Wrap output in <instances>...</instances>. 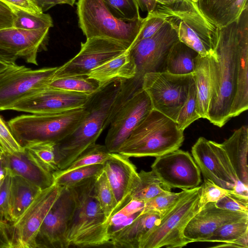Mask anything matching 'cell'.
<instances>
[{
    "mask_svg": "<svg viewBox=\"0 0 248 248\" xmlns=\"http://www.w3.org/2000/svg\"><path fill=\"white\" fill-rule=\"evenodd\" d=\"M244 11L238 19L218 28L214 52L208 56L211 94L208 119L222 127L230 113L236 87L240 39Z\"/></svg>",
    "mask_w": 248,
    "mask_h": 248,
    "instance_id": "obj_1",
    "label": "cell"
},
{
    "mask_svg": "<svg viewBox=\"0 0 248 248\" xmlns=\"http://www.w3.org/2000/svg\"><path fill=\"white\" fill-rule=\"evenodd\" d=\"M123 81H112L93 94L85 105L88 115L74 132L56 144L55 155L59 170L66 168L86 148L95 143L108 125V119Z\"/></svg>",
    "mask_w": 248,
    "mask_h": 248,
    "instance_id": "obj_2",
    "label": "cell"
},
{
    "mask_svg": "<svg viewBox=\"0 0 248 248\" xmlns=\"http://www.w3.org/2000/svg\"><path fill=\"white\" fill-rule=\"evenodd\" d=\"M96 177L70 187L76 205L66 235L68 248L110 247L105 216L94 192Z\"/></svg>",
    "mask_w": 248,
    "mask_h": 248,
    "instance_id": "obj_3",
    "label": "cell"
},
{
    "mask_svg": "<svg viewBox=\"0 0 248 248\" xmlns=\"http://www.w3.org/2000/svg\"><path fill=\"white\" fill-rule=\"evenodd\" d=\"M184 131L174 121L153 109L132 132L118 153L128 157H158L179 149Z\"/></svg>",
    "mask_w": 248,
    "mask_h": 248,
    "instance_id": "obj_4",
    "label": "cell"
},
{
    "mask_svg": "<svg viewBox=\"0 0 248 248\" xmlns=\"http://www.w3.org/2000/svg\"><path fill=\"white\" fill-rule=\"evenodd\" d=\"M176 31L179 40L202 57L212 54L218 27L202 13L196 2L176 0L169 4L157 3L153 11Z\"/></svg>",
    "mask_w": 248,
    "mask_h": 248,
    "instance_id": "obj_5",
    "label": "cell"
},
{
    "mask_svg": "<svg viewBox=\"0 0 248 248\" xmlns=\"http://www.w3.org/2000/svg\"><path fill=\"white\" fill-rule=\"evenodd\" d=\"M88 113L85 105L58 113L21 115L10 119L7 124L23 147L38 142L57 144L74 132Z\"/></svg>",
    "mask_w": 248,
    "mask_h": 248,
    "instance_id": "obj_6",
    "label": "cell"
},
{
    "mask_svg": "<svg viewBox=\"0 0 248 248\" xmlns=\"http://www.w3.org/2000/svg\"><path fill=\"white\" fill-rule=\"evenodd\" d=\"M77 13L79 27L86 38H107L131 47L140 31L144 18L132 21L115 16L103 0H78Z\"/></svg>",
    "mask_w": 248,
    "mask_h": 248,
    "instance_id": "obj_7",
    "label": "cell"
},
{
    "mask_svg": "<svg viewBox=\"0 0 248 248\" xmlns=\"http://www.w3.org/2000/svg\"><path fill=\"white\" fill-rule=\"evenodd\" d=\"M200 186L190 189L140 239L139 248H182L187 244L184 229L201 209Z\"/></svg>",
    "mask_w": 248,
    "mask_h": 248,
    "instance_id": "obj_8",
    "label": "cell"
},
{
    "mask_svg": "<svg viewBox=\"0 0 248 248\" xmlns=\"http://www.w3.org/2000/svg\"><path fill=\"white\" fill-rule=\"evenodd\" d=\"M194 74L178 75L167 72L145 74L141 88L148 95L153 109L175 122L187 97Z\"/></svg>",
    "mask_w": 248,
    "mask_h": 248,
    "instance_id": "obj_9",
    "label": "cell"
},
{
    "mask_svg": "<svg viewBox=\"0 0 248 248\" xmlns=\"http://www.w3.org/2000/svg\"><path fill=\"white\" fill-rule=\"evenodd\" d=\"M62 188L54 183L41 190L16 220L6 223L10 248H37L36 239L40 227Z\"/></svg>",
    "mask_w": 248,
    "mask_h": 248,
    "instance_id": "obj_10",
    "label": "cell"
},
{
    "mask_svg": "<svg viewBox=\"0 0 248 248\" xmlns=\"http://www.w3.org/2000/svg\"><path fill=\"white\" fill-rule=\"evenodd\" d=\"M179 41L175 30L167 22L152 36L140 40L127 51L136 68L134 79L141 85L148 73L166 72V62L169 51Z\"/></svg>",
    "mask_w": 248,
    "mask_h": 248,
    "instance_id": "obj_11",
    "label": "cell"
},
{
    "mask_svg": "<svg viewBox=\"0 0 248 248\" xmlns=\"http://www.w3.org/2000/svg\"><path fill=\"white\" fill-rule=\"evenodd\" d=\"M57 68L33 70L16 64L0 73V110H7L22 98L47 87Z\"/></svg>",
    "mask_w": 248,
    "mask_h": 248,
    "instance_id": "obj_12",
    "label": "cell"
},
{
    "mask_svg": "<svg viewBox=\"0 0 248 248\" xmlns=\"http://www.w3.org/2000/svg\"><path fill=\"white\" fill-rule=\"evenodd\" d=\"M129 47L113 39L99 37L86 38L79 52L57 67L52 79L73 76H87L93 68L126 51Z\"/></svg>",
    "mask_w": 248,
    "mask_h": 248,
    "instance_id": "obj_13",
    "label": "cell"
},
{
    "mask_svg": "<svg viewBox=\"0 0 248 248\" xmlns=\"http://www.w3.org/2000/svg\"><path fill=\"white\" fill-rule=\"evenodd\" d=\"M153 109L150 99L141 87L125 100L109 124L105 144L109 152L118 153L133 130Z\"/></svg>",
    "mask_w": 248,
    "mask_h": 248,
    "instance_id": "obj_14",
    "label": "cell"
},
{
    "mask_svg": "<svg viewBox=\"0 0 248 248\" xmlns=\"http://www.w3.org/2000/svg\"><path fill=\"white\" fill-rule=\"evenodd\" d=\"M191 153L204 178L228 190H233L240 182L220 143L201 137L192 146Z\"/></svg>",
    "mask_w": 248,
    "mask_h": 248,
    "instance_id": "obj_15",
    "label": "cell"
},
{
    "mask_svg": "<svg viewBox=\"0 0 248 248\" xmlns=\"http://www.w3.org/2000/svg\"><path fill=\"white\" fill-rule=\"evenodd\" d=\"M75 205L72 189L63 187L40 227L36 239L37 248H68L66 235Z\"/></svg>",
    "mask_w": 248,
    "mask_h": 248,
    "instance_id": "obj_16",
    "label": "cell"
},
{
    "mask_svg": "<svg viewBox=\"0 0 248 248\" xmlns=\"http://www.w3.org/2000/svg\"><path fill=\"white\" fill-rule=\"evenodd\" d=\"M151 169L171 188L192 189L201 182V171L187 151L177 149L156 157Z\"/></svg>",
    "mask_w": 248,
    "mask_h": 248,
    "instance_id": "obj_17",
    "label": "cell"
},
{
    "mask_svg": "<svg viewBox=\"0 0 248 248\" xmlns=\"http://www.w3.org/2000/svg\"><path fill=\"white\" fill-rule=\"evenodd\" d=\"M92 95L47 87L22 98L7 110L31 114L58 113L84 107Z\"/></svg>",
    "mask_w": 248,
    "mask_h": 248,
    "instance_id": "obj_18",
    "label": "cell"
},
{
    "mask_svg": "<svg viewBox=\"0 0 248 248\" xmlns=\"http://www.w3.org/2000/svg\"><path fill=\"white\" fill-rule=\"evenodd\" d=\"M27 30L12 27L0 30V59L16 63L18 58L38 65V53L45 47L49 30Z\"/></svg>",
    "mask_w": 248,
    "mask_h": 248,
    "instance_id": "obj_19",
    "label": "cell"
},
{
    "mask_svg": "<svg viewBox=\"0 0 248 248\" xmlns=\"http://www.w3.org/2000/svg\"><path fill=\"white\" fill-rule=\"evenodd\" d=\"M248 218V213L233 212L218 208L215 202L208 203L189 220L184 231L187 243L205 242L221 226Z\"/></svg>",
    "mask_w": 248,
    "mask_h": 248,
    "instance_id": "obj_20",
    "label": "cell"
},
{
    "mask_svg": "<svg viewBox=\"0 0 248 248\" xmlns=\"http://www.w3.org/2000/svg\"><path fill=\"white\" fill-rule=\"evenodd\" d=\"M103 170L116 200L114 215L131 201L130 193L138 172L129 157L118 153H112L111 157L103 164Z\"/></svg>",
    "mask_w": 248,
    "mask_h": 248,
    "instance_id": "obj_21",
    "label": "cell"
},
{
    "mask_svg": "<svg viewBox=\"0 0 248 248\" xmlns=\"http://www.w3.org/2000/svg\"><path fill=\"white\" fill-rule=\"evenodd\" d=\"M0 159L3 167L8 169L12 175L20 176L42 190L54 183L52 173L35 163L25 150L13 154L3 151L0 155Z\"/></svg>",
    "mask_w": 248,
    "mask_h": 248,
    "instance_id": "obj_22",
    "label": "cell"
},
{
    "mask_svg": "<svg viewBox=\"0 0 248 248\" xmlns=\"http://www.w3.org/2000/svg\"><path fill=\"white\" fill-rule=\"evenodd\" d=\"M248 108V15L244 17L238 59L236 92L230 116H238Z\"/></svg>",
    "mask_w": 248,
    "mask_h": 248,
    "instance_id": "obj_23",
    "label": "cell"
},
{
    "mask_svg": "<svg viewBox=\"0 0 248 248\" xmlns=\"http://www.w3.org/2000/svg\"><path fill=\"white\" fill-rule=\"evenodd\" d=\"M196 3L203 15L218 28L237 20L248 8V0H199Z\"/></svg>",
    "mask_w": 248,
    "mask_h": 248,
    "instance_id": "obj_24",
    "label": "cell"
},
{
    "mask_svg": "<svg viewBox=\"0 0 248 248\" xmlns=\"http://www.w3.org/2000/svg\"><path fill=\"white\" fill-rule=\"evenodd\" d=\"M136 74L135 62L127 50L93 68L87 76L96 81L102 87L116 79L133 78Z\"/></svg>",
    "mask_w": 248,
    "mask_h": 248,
    "instance_id": "obj_25",
    "label": "cell"
},
{
    "mask_svg": "<svg viewBox=\"0 0 248 248\" xmlns=\"http://www.w3.org/2000/svg\"><path fill=\"white\" fill-rule=\"evenodd\" d=\"M161 217L160 214L155 211H149L140 215L130 224L111 237L110 247L139 248L141 238L158 224Z\"/></svg>",
    "mask_w": 248,
    "mask_h": 248,
    "instance_id": "obj_26",
    "label": "cell"
},
{
    "mask_svg": "<svg viewBox=\"0 0 248 248\" xmlns=\"http://www.w3.org/2000/svg\"><path fill=\"white\" fill-rule=\"evenodd\" d=\"M226 152L238 180L248 186V127L243 125L220 143Z\"/></svg>",
    "mask_w": 248,
    "mask_h": 248,
    "instance_id": "obj_27",
    "label": "cell"
},
{
    "mask_svg": "<svg viewBox=\"0 0 248 248\" xmlns=\"http://www.w3.org/2000/svg\"><path fill=\"white\" fill-rule=\"evenodd\" d=\"M41 190L25 179L19 176L12 175L9 202V222L16 220Z\"/></svg>",
    "mask_w": 248,
    "mask_h": 248,
    "instance_id": "obj_28",
    "label": "cell"
},
{
    "mask_svg": "<svg viewBox=\"0 0 248 248\" xmlns=\"http://www.w3.org/2000/svg\"><path fill=\"white\" fill-rule=\"evenodd\" d=\"M197 97V111L201 118L208 119L211 94L208 56L197 59L194 73Z\"/></svg>",
    "mask_w": 248,
    "mask_h": 248,
    "instance_id": "obj_29",
    "label": "cell"
},
{
    "mask_svg": "<svg viewBox=\"0 0 248 248\" xmlns=\"http://www.w3.org/2000/svg\"><path fill=\"white\" fill-rule=\"evenodd\" d=\"M199 54L179 40L170 48L166 62V72L185 75L194 73Z\"/></svg>",
    "mask_w": 248,
    "mask_h": 248,
    "instance_id": "obj_30",
    "label": "cell"
},
{
    "mask_svg": "<svg viewBox=\"0 0 248 248\" xmlns=\"http://www.w3.org/2000/svg\"><path fill=\"white\" fill-rule=\"evenodd\" d=\"M171 189L153 170H141L134 182L130 198L145 202L162 193L171 191Z\"/></svg>",
    "mask_w": 248,
    "mask_h": 248,
    "instance_id": "obj_31",
    "label": "cell"
},
{
    "mask_svg": "<svg viewBox=\"0 0 248 248\" xmlns=\"http://www.w3.org/2000/svg\"><path fill=\"white\" fill-rule=\"evenodd\" d=\"M47 87L87 94H93L101 87L96 81L87 76H73L52 79Z\"/></svg>",
    "mask_w": 248,
    "mask_h": 248,
    "instance_id": "obj_32",
    "label": "cell"
},
{
    "mask_svg": "<svg viewBox=\"0 0 248 248\" xmlns=\"http://www.w3.org/2000/svg\"><path fill=\"white\" fill-rule=\"evenodd\" d=\"M112 156L106 146L93 144L86 148L66 168L54 172L53 176L57 175L89 165L103 164Z\"/></svg>",
    "mask_w": 248,
    "mask_h": 248,
    "instance_id": "obj_33",
    "label": "cell"
},
{
    "mask_svg": "<svg viewBox=\"0 0 248 248\" xmlns=\"http://www.w3.org/2000/svg\"><path fill=\"white\" fill-rule=\"evenodd\" d=\"M56 143L44 141L29 144L24 147L25 151L35 163L53 173L59 170L55 158V146Z\"/></svg>",
    "mask_w": 248,
    "mask_h": 248,
    "instance_id": "obj_34",
    "label": "cell"
},
{
    "mask_svg": "<svg viewBox=\"0 0 248 248\" xmlns=\"http://www.w3.org/2000/svg\"><path fill=\"white\" fill-rule=\"evenodd\" d=\"M13 15V27L17 29L34 30L53 27L49 14H32L14 7L9 8Z\"/></svg>",
    "mask_w": 248,
    "mask_h": 248,
    "instance_id": "obj_35",
    "label": "cell"
},
{
    "mask_svg": "<svg viewBox=\"0 0 248 248\" xmlns=\"http://www.w3.org/2000/svg\"><path fill=\"white\" fill-rule=\"evenodd\" d=\"M248 233V218L224 224L208 238L205 242H232L240 246L239 239Z\"/></svg>",
    "mask_w": 248,
    "mask_h": 248,
    "instance_id": "obj_36",
    "label": "cell"
},
{
    "mask_svg": "<svg viewBox=\"0 0 248 248\" xmlns=\"http://www.w3.org/2000/svg\"><path fill=\"white\" fill-rule=\"evenodd\" d=\"M94 192L106 218V222L112 216L116 206L112 189L104 170L96 177Z\"/></svg>",
    "mask_w": 248,
    "mask_h": 248,
    "instance_id": "obj_37",
    "label": "cell"
},
{
    "mask_svg": "<svg viewBox=\"0 0 248 248\" xmlns=\"http://www.w3.org/2000/svg\"><path fill=\"white\" fill-rule=\"evenodd\" d=\"M103 170V164H94L54 175L56 184L63 187L70 188L87 179L98 175Z\"/></svg>",
    "mask_w": 248,
    "mask_h": 248,
    "instance_id": "obj_38",
    "label": "cell"
},
{
    "mask_svg": "<svg viewBox=\"0 0 248 248\" xmlns=\"http://www.w3.org/2000/svg\"><path fill=\"white\" fill-rule=\"evenodd\" d=\"M200 118L197 111L196 91L193 78L187 97L180 110L175 123L178 128L184 131L193 122Z\"/></svg>",
    "mask_w": 248,
    "mask_h": 248,
    "instance_id": "obj_39",
    "label": "cell"
},
{
    "mask_svg": "<svg viewBox=\"0 0 248 248\" xmlns=\"http://www.w3.org/2000/svg\"><path fill=\"white\" fill-rule=\"evenodd\" d=\"M189 189H183L178 193L166 192L158 195L145 202L140 215L149 211H155L159 213L162 217L172 208Z\"/></svg>",
    "mask_w": 248,
    "mask_h": 248,
    "instance_id": "obj_40",
    "label": "cell"
},
{
    "mask_svg": "<svg viewBox=\"0 0 248 248\" xmlns=\"http://www.w3.org/2000/svg\"><path fill=\"white\" fill-rule=\"evenodd\" d=\"M110 12L117 17L126 21L140 18L139 7L136 0H103Z\"/></svg>",
    "mask_w": 248,
    "mask_h": 248,
    "instance_id": "obj_41",
    "label": "cell"
},
{
    "mask_svg": "<svg viewBox=\"0 0 248 248\" xmlns=\"http://www.w3.org/2000/svg\"><path fill=\"white\" fill-rule=\"evenodd\" d=\"M216 207L233 212L248 213V196L230 190L228 194L215 202Z\"/></svg>",
    "mask_w": 248,
    "mask_h": 248,
    "instance_id": "obj_42",
    "label": "cell"
},
{
    "mask_svg": "<svg viewBox=\"0 0 248 248\" xmlns=\"http://www.w3.org/2000/svg\"><path fill=\"white\" fill-rule=\"evenodd\" d=\"M200 187L199 205L201 209L208 203L217 202L228 194L230 190L218 186L206 178L204 179Z\"/></svg>",
    "mask_w": 248,
    "mask_h": 248,
    "instance_id": "obj_43",
    "label": "cell"
},
{
    "mask_svg": "<svg viewBox=\"0 0 248 248\" xmlns=\"http://www.w3.org/2000/svg\"><path fill=\"white\" fill-rule=\"evenodd\" d=\"M5 169V174L0 184V220L7 223L10 221L9 202L12 175L8 169Z\"/></svg>",
    "mask_w": 248,
    "mask_h": 248,
    "instance_id": "obj_44",
    "label": "cell"
},
{
    "mask_svg": "<svg viewBox=\"0 0 248 248\" xmlns=\"http://www.w3.org/2000/svg\"><path fill=\"white\" fill-rule=\"evenodd\" d=\"M0 147L5 153L13 154L24 151L25 149L16 140L8 124L0 116Z\"/></svg>",
    "mask_w": 248,
    "mask_h": 248,
    "instance_id": "obj_45",
    "label": "cell"
},
{
    "mask_svg": "<svg viewBox=\"0 0 248 248\" xmlns=\"http://www.w3.org/2000/svg\"><path fill=\"white\" fill-rule=\"evenodd\" d=\"M165 22L166 21L163 17L154 11L148 13L147 16L144 18L142 26L134 45L140 40L153 35Z\"/></svg>",
    "mask_w": 248,
    "mask_h": 248,
    "instance_id": "obj_46",
    "label": "cell"
},
{
    "mask_svg": "<svg viewBox=\"0 0 248 248\" xmlns=\"http://www.w3.org/2000/svg\"><path fill=\"white\" fill-rule=\"evenodd\" d=\"M9 8L14 7L32 14L44 13L35 0H0Z\"/></svg>",
    "mask_w": 248,
    "mask_h": 248,
    "instance_id": "obj_47",
    "label": "cell"
},
{
    "mask_svg": "<svg viewBox=\"0 0 248 248\" xmlns=\"http://www.w3.org/2000/svg\"><path fill=\"white\" fill-rule=\"evenodd\" d=\"M13 15L10 9L0 1V30L13 27Z\"/></svg>",
    "mask_w": 248,
    "mask_h": 248,
    "instance_id": "obj_48",
    "label": "cell"
},
{
    "mask_svg": "<svg viewBox=\"0 0 248 248\" xmlns=\"http://www.w3.org/2000/svg\"><path fill=\"white\" fill-rule=\"evenodd\" d=\"M145 202L143 201L132 200L122 207L121 210L127 216H130L137 212L141 211L144 208Z\"/></svg>",
    "mask_w": 248,
    "mask_h": 248,
    "instance_id": "obj_49",
    "label": "cell"
},
{
    "mask_svg": "<svg viewBox=\"0 0 248 248\" xmlns=\"http://www.w3.org/2000/svg\"><path fill=\"white\" fill-rule=\"evenodd\" d=\"M0 248H10V243L8 238L6 223L0 220Z\"/></svg>",
    "mask_w": 248,
    "mask_h": 248,
    "instance_id": "obj_50",
    "label": "cell"
},
{
    "mask_svg": "<svg viewBox=\"0 0 248 248\" xmlns=\"http://www.w3.org/2000/svg\"><path fill=\"white\" fill-rule=\"evenodd\" d=\"M139 8L148 13L153 11L157 3L155 0H136Z\"/></svg>",
    "mask_w": 248,
    "mask_h": 248,
    "instance_id": "obj_51",
    "label": "cell"
},
{
    "mask_svg": "<svg viewBox=\"0 0 248 248\" xmlns=\"http://www.w3.org/2000/svg\"><path fill=\"white\" fill-rule=\"evenodd\" d=\"M44 12L57 4H63L62 0H35Z\"/></svg>",
    "mask_w": 248,
    "mask_h": 248,
    "instance_id": "obj_52",
    "label": "cell"
},
{
    "mask_svg": "<svg viewBox=\"0 0 248 248\" xmlns=\"http://www.w3.org/2000/svg\"><path fill=\"white\" fill-rule=\"evenodd\" d=\"M16 64V63L0 59V73H2L9 67Z\"/></svg>",
    "mask_w": 248,
    "mask_h": 248,
    "instance_id": "obj_53",
    "label": "cell"
},
{
    "mask_svg": "<svg viewBox=\"0 0 248 248\" xmlns=\"http://www.w3.org/2000/svg\"><path fill=\"white\" fill-rule=\"evenodd\" d=\"M212 248H238L241 247L238 245L232 242H221V244H218L215 246L212 247Z\"/></svg>",
    "mask_w": 248,
    "mask_h": 248,
    "instance_id": "obj_54",
    "label": "cell"
},
{
    "mask_svg": "<svg viewBox=\"0 0 248 248\" xmlns=\"http://www.w3.org/2000/svg\"><path fill=\"white\" fill-rule=\"evenodd\" d=\"M158 3L161 4H169L175 1L176 0H155Z\"/></svg>",
    "mask_w": 248,
    "mask_h": 248,
    "instance_id": "obj_55",
    "label": "cell"
},
{
    "mask_svg": "<svg viewBox=\"0 0 248 248\" xmlns=\"http://www.w3.org/2000/svg\"><path fill=\"white\" fill-rule=\"evenodd\" d=\"M63 4H67L70 6H73L76 0H62Z\"/></svg>",
    "mask_w": 248,
    "mask_h": 248,
    "instance_id": "obj_56",
    "label": "cell"
},
{
    "mask_svg": "<svg viewBox=\"0 0 248 248\" xmlns=\"http://www.w3.org/2000/svg\"><path fill=\"white\" fill-rule=\"evenodd\" d=\"M194 2H197L199 0H190Z\"/></svg>",
    "mask_w": 248,
    "mask_h": 248,
    "instance_id": "obj_57",
    "label": "cell"
},
{
    "mask_svg": "<svg viewBox=\"0 0 248 248\" xmlns=\"http://www.w3.org/2000/svg\"><path fill=\"white\" fill-rule=\"evenodd\" d=\"M2 152H3L2 150L1 149V148L0 147V154Z\"/></svg>",
    "mask_w": 248,
    "mask_h": 248,
    "instance_id": "obj_58",
    "label": "cell"
},
{
    "mask_svg": "<svg viewBox=\"0 0 248 248\" xmlns=\"http://www.w3.org/2000/svg\"><path fill=\"white\" fill-rule=\"evenodd\" d=\"M0 182H1V181H0Z\"/></svg>",
    "mask_w": 248,
    "mask_h": 248,
    "instance_id": "obj_59",
    "label": "cell"
}]
</instances>
